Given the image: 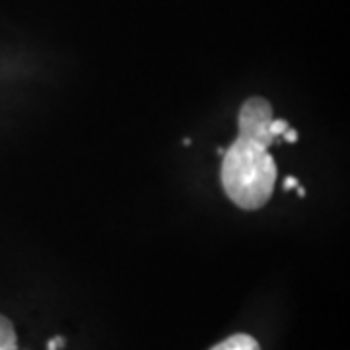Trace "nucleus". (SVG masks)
<instances>
[{"mask_svg": "<svg viewBox=\"0 0 350 350\" xmlns=\"http://www.w3.org/2000/svg\"><path fill=\"white\" fill-rule=\"evenodd\" d=\"M220 177L228 199L243 211H257L271 199L278 172L267 146L238 137L226 152Z\"/></svg>", "mask_w": 350, "mask_h": 350, "instance_id": "nucleus-1", "label": "nucleus"}, {"mask_svg": "<svg viewBox=\"0 0 350 350\" xmlns=\"http://www.w3.org/2000/svg\"><path fill=\"white\" fill-rule=\"evenodd\" d=\"M273 119H275V115H273V107L269 101L265 98H251L239 109V137L250 138L253 142L269 148V144L275 140L271 135Z\"/></svg>", "mask_w": 350, "mask_h": 350, "instance_id": "nucleus-2", "label": "nucleus"}, {"mask_svg": "<svg viewBox=\"0 0 350 350\" xmlns=\"http://www.w3.org/2000/svg\"><path fill=\"white\" fill-rule=\"evenodd\" d=\"M211 350H261V347H259V342L253 337H250V335L238 333V335H232V337L224 338L222 342H218V345L213 347Z\"/></svg>", "mask_w": 350, "mask_h": 350, "instance_id": "nucleus-3", "label": "nucleus"}, {"mask_svg": "<svg viewBox=\"0 0 350 350\" xmlns=\"http://www.w3.org/2000/svg\"><path fill=\"white\" fill-rule=\"evenodd\" d=\"M18 340H16V331L8 317L0 315V350H16Z\"/></svg>", "mask_w": 350, "mask_h": 350, "instance_id": "nucleus-4", "label": "nucleus"}, {"mask_svg": "<svg viewBox=\"0 0 350 350\" xmlns=\"http://www.w3.org/2000/svg\"><path fill=\"white\" fill-rule=\"evenodd\" d=\"M294 133H296V131H292V129H288V131H286V133H284V135H282V137L286 138V140H290V142H294V140L298 138V135H294Z\"/></svg>", "mask_w": 350, "mask_h": 350, "instance_id": "nucleus-5", "label": "nucleus"}]
</instances>
